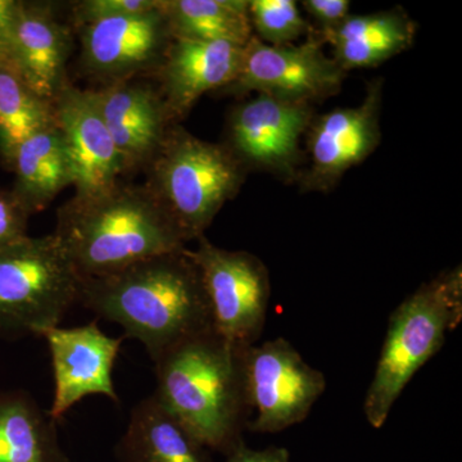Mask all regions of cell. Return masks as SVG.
<instances>
[{"label": "cell", "mask_w": 462, "mask_h": 462, "mask_svg": "<svg viewBox=\"0 0 462 462\" xmlns=\"http://www.w3.org/2000/svg\"><path fill=\"white\" fill-rule=\"evenodd\" d=\"M79 303L120 325L153 363L172 346L214 329L202 278L187 248L83 279Z\"/></svg>", "instance_id": "6da1fadb"}, {"label": "cell", "mask_w": 462, "mask_h": 462, "mask_svg": "<svg viewBox=\"0 0 462 462\" xmlns=\"http://www.w3.org/2000/svg\"><path fill=\"white\" fill-rule=\"evenodd\" d=\"M54 236L83 279L185 249L184 238L144 184L118 182L60 207Z\"/></svg>", "instance_id": "7a4b0ae2"}, {"label": "cell", "mask_w": 462, "mask_h": 462, "mask_svg": "<svg viewBox=\"0 0 462 462\" xmlns=\"http://www.w3.org/2000/svg\"><path fill=\"white\" fill-rule=\"evenodd\" d=\"M242 349L214 329L172 346L156 365L154 394L209 451L243 442L249 411Z\"/></svg>", "instance_id": "3957f363"}, {"label": "cell", "mask_w": 462, "mask_h": 462, "mask_svg": "<svg viewBox=\"0 0 462 462\" xmlns=\"http://www.w3.org/2000/svg\"><path fill=\"white\" fill-rule=\"evenodd\" d=\"M462 318L461 267L422 284L392 312L375 374L366 396L365 418L375 430L387 421L410 380L445 345Z\"/></svg>", "instance_id": "277c9868"}, {"label": "cell", "mask_w": 462, "mask_h": 462, "mask_svg": "<svg viewBox=\"0 0 462 462\" xmlns=\"http://www.w3.org/2000/svg\"><path fill=\"white\" fill-rule=\"evenodd\" d=\"M144 171L145 187L187 243L205 236L247 175L224 143L202 141L179 124L170 127Z\"/></svg>", "instance_id": "5b68a950"}, {"label": "cell", "mask_w": 462, "mask_h": 462, "mask_svg": "<svg viewBox=\"0 0 462 462\" xmlns=\"http://www.w3.org/2000/svg\"><path fill=\"white\" fill-rule=\"evenodd\" d=\"M81 282L53 233L0 249V338L58 327L79 303Z\"/></svg>", "instance_id": "8992f818"}, {"label": "cell", "mask_w": 462, "mask_h": 462, "mask_svg": "<svg viewBox=\"0 0 462 462\" xmlns=\"http://www.w3.org/2000/svg\"><path fill=\"white\" fill-rule=\"evenodd\" d=\"M197 240V248H187V254L202 278L216 333L238 348L254 346L272 296L266 264L249 252L217 247L206 236Z\"/></svg>", "instance_id": "52a82bcc"}, {"label": "cell", "mask_w": 462, "mask_h": 462, "mask_svg": "<svg viewBox=\"0 0 462 462\" xmlns=\"http://www.w3.org/2000/svg\"><path fill=\"white\" fill-rule=\"evenodd\" d=\"M243 376L254 433H279L305 421L327 389L320 370L310 366L287 339L242 349Z\"/></svg>", "instance_id": "ba28073f"}, {"label": "cell", "mask_w": 462, "mask_h": 462, "mask_svg": "<svg viewBox=\"0 0 462 462\" xmlns=\"http://www.w3.org/2000/svg\"><path fill=\"white\" fill-rule=\"evenodd\" d=\"M306 102L257 94L231 108L224 144L245 167L282 179H300V141L314 120Z\"/></svg>", "instance_id": "9c48e42d"}, {"label": "cell", "mask_w": 462, "mask_h": 462, "mask_svg": "<svg viewBox=\"0 0 462 462\" xmlns=\"http://www.w3.org/2000/svg\"><path fill=\"white\" fill-rule=\"evenodd\" d=\"M322 44L319 32L298 45L264 44L254 35L243 48L236 80L223 90L234 96L264 94L310 105L336 96L346 71L324 53Z\"/></svg>", "instance_id": "30bf717a"}, {"label": "cell", "mask_w": 462, "mask_h": 462, "mask_svg": "<svg viewBox=\"0 0 462 462\" xmlns=\"http://www.w3.org/2000/svg\"><path fill=\"white\" fill-rule=\"evenodd\" d=\"M79 32L83 69L103 85L154 75L173 39L160 0L151 11L97 21Z\"/></svg>", "instance_id": "8fae6325"}, {"label": "cell", "mask_w": 462, "mask_h": 462, "mask_svg": "<svg viewBox=\"0 0 462 462\" xmlns=\"http://www.w3.org/2000/svg\"><path fill=\"white\" fill-rule=\"evenodd\" d=\"M383 81L374 80L356 107L336 108L312 120L307 132L310 166L300 175L306 190H328L364 162L382 141Z\"/></svg>", "instance_id": "7c38bea8"}, {"label": "cell", "mask_w": 462, "mask_h": 462, "mask_svg": "<svg viewBox=\"0 0 462 462\" xmlns=\"http://www.w3.org/2000/svg\"><path fill=\"white\" fill-rule=\"evenodd\" d=\"M38 337L47 340L51 356L54 394L48 412L53 420H60L76 403L93 394L118 403L112 374L125 337H108L96 321L47 328Z\"/></svg>", "instance_id": "4fadbf2b"}, {"label": "cell", "mask_w": 462, "mask_h": 462, "mask_svg": "<svg viewBox=\"0 0 462 462\" xmlns=\"http://www.w3.org/2000/svg\"><path fill=\"white\" fill-rule=\"evenodd\" d=\"M53 108L74 172L75 196H93L117 185L123 165L96 90L79 89L67 81L54 97Z\"/></svg>", "instance_id": "5bb4252c"}, {"label": "cell", "mask_w": 462, "mask_h": 462, "mask_svg": "<svg viewBox=\"0 0 462 462\" xmlns=\"http://www.w3.org/2000/svg\"><path fill=\"white\" fill-rule=\"evenodd\" d=\"M125 173L147 169L172 126L157 87L132 80L96 90Z\"/></svg>", "instance_id": "9a60e30c"}, {"label": "cell", "mask_w": 462, "mask_h": 462, "mask_svg": "<svg viewBox=\"0 0 462 462\" xmlns=\"http://www.w3.org/2000/svg\"><path fill=\"white\" fill-rule=\"evenodd\" d=\"M243 48L227 42L172 39L154 72L172 124H179L189 114L200 97L223 90L236 80Z\"/></svg>", "instance_id": "2e32d148"}, {"label": "cell", "mask_w": 462, "mask_h": 462, "mask_svg": "<svg viewBox=\"0 0 462 462\" xmlns=\"http://www.w3.org/2000/svg\"><path fill=\"white\" fill-rule=\"evenodd\" d=\"M72 51L69 27L51 5L20 2L5 58L42 98L51 100L67 83L66 66Z\"/></svg>", "instance_id": "e0dca14e"}, {"label": "cell", "mask_w": 462, "mask_h": 462, "mask_svg": "<svg viewBox=\"0 0 462 462\" xmlns=\"http://www.w3.org/2000/svg\"><path fill=\"white\" fill-rule=\"evenodd\" d=\"M115 452L120 462H214L209 449L154 393L134 406Z\"/></svg>", "instance_id": "ac0fdd59"}, {"label": "cell", "mask_w": 462, "mask_h": 462, "mask_svg": "<svg viewBox=\"0 0 462 462\" xmlns=\"http://www.w3.org/2000/svg\"><path fill=\"white\" fill-rule=\"evenodd\" d=\"M345 71L375 67L411 47L416 26L400 8L348 17L336 29L319 32Z\"/></svg>", "instance_id": "d6986e66"}, {"label": "cell", "mask_w": 462, "mask_h": 462, "mask_svg": "<svg viewBox=\"0 0 462 462\" xmlns=\"http://www.w3.org/2000/svg\"><path fill=\"white\" fill-rule=\"evenodd\" d=\"M56 422L29 392L0 391V462H71Z\"/></svg>", "instance_id": "ffe728a7"}, {"label": "cell", "mask_w": 462, "mask_h": 462, "mask_svg": "<svg viewBox=\"0 0 462 462\" xmlns=\"http://www.w3.org/2000/svg\"><path fill=\"white\" fill-rule=\"evenodd\" d=\"M9 170L14 172L11 190L30 215L44 211L60 191L74 187V172L57 126L23 143Z\"/></svg>", "instance_id": "44dd1931"}, {"label": "cell", "mask_w": 462, "mask_h": 462, "mask_svg": "<svg viewBox=\"0 0 462 462\" xmlns=\"http://www.w3.org/2000/svg\"><path fill=\"white\" fill-rule=\"evenodd\" d=\"M160 7L173 39L245 47L254 36L249 0H160Z\"/></svg>", "instance_id": "7402d4cb"}, {"label": "cell", "mask_w": 462, "mask_h": 462, "mask_svg": "<svg viewBox=\"0 0 462 462\" xmlns=\"http://www.w3.org/2000/svg\"><path fill=\"white\" fill-rule=\"evenodd\" d=\"M56 126L53 102L27 85L5 58L0 62V160L11 167L17 149L42 130Z\"/></svg>", "instance_id": "603a6c76"}, {"label": "cell", "mask_w": 462, "mask_h": 462, "mask_svg": "<svg viewBox=\"0 0 462 462\" xmlns=\"http://www.w3.org/2000/svg\"><path fill=\"white\" fill-rule=\"evenodd\" d=\"M249 18L264 44H294L300 36L315 32L294 0H249Z\"/></svg>", "instance_id": "cb8c5ba5"}, {"label": "cell", "mask_w": 462, "mask_h": 462, "mask_svg": "<svg viewBox=\"0 0 462 462\" xmlns=\"http://www.w3.org/2000/svg\"><path fill=\"white\" fill-rule=\"evenodd\" d=\"M158 0H83L72 5V21L76 27L89 25L126 14H142L156 8Z\"/></svg>", "instance_id": "d4e9b609"}, {"label": "cell", "mask_w": 462, "mask_h": 462, "mask_svg": "<svg viewBox=\"0 0 462 462\" xmlns=\"http://www.w3.org/2000/svg\"><path fill=\"white\" fill-rule=\"evenodd\" d=\"M29 211L14 191L0 189V249L27 238Z\"/></svg>", "instance_id": "484cf974"}, {"label": "cell", "mask_w": 462, "mask_h": 462, "mask_svg": "<svg viewBox=\"0 0 462 462\" xmlns=\"http://www.w3.org/2000/svg\"><path fill=\"white\" fill-rule=\"evenodd\" d=\"M302 5L307 14L320 23V32L339 26L349 16L351 8L348 0H305Z\"/></svg>", "instance_id": "4316f807"}, {"label": "cell", "mask_w": 462, "mask_h": 462, "mask_svg": "<svg viewBox=\"0 0 462 462\" xmlns=\"http://www.w3.org/2000/svg\"><path fill=\"white\" fill-rule=\"evenodd\" d=\"M225 462H291V460L288 449L282 447L252 449L242 442L226 455Z\"/></svg>", "instance_id": "83f0119b"}, {"label": "cell", "mask_w": 462, "mask_h": 462, "mask_svg": "<svg viewBox=\"0 0 462 462\" xmlns=\"http://www.w3.org/2000/svg\"><path fill=\"white\" fill-rule=\"evenodd\" d=\"M18 8H20L18 0H0V50L3 51V53H5L12 32H14Z\"/></svg>", "instance_id": "f1b7e54d"}, {"label": "cell", "mask_w": 462, "mask_h": 462, "mask_svg": "<svg viewBox=\"0 0 462 462\" xmlns=\"http://www.w3.org/2000/svg\"><path fill=\"white\" fill-rule=\"evenodd\" d=\"M5 53H3V51L0 50V62H2L3 60H5Z\"/></svg>", "instance_id": "f546056e"}]
</instances>
